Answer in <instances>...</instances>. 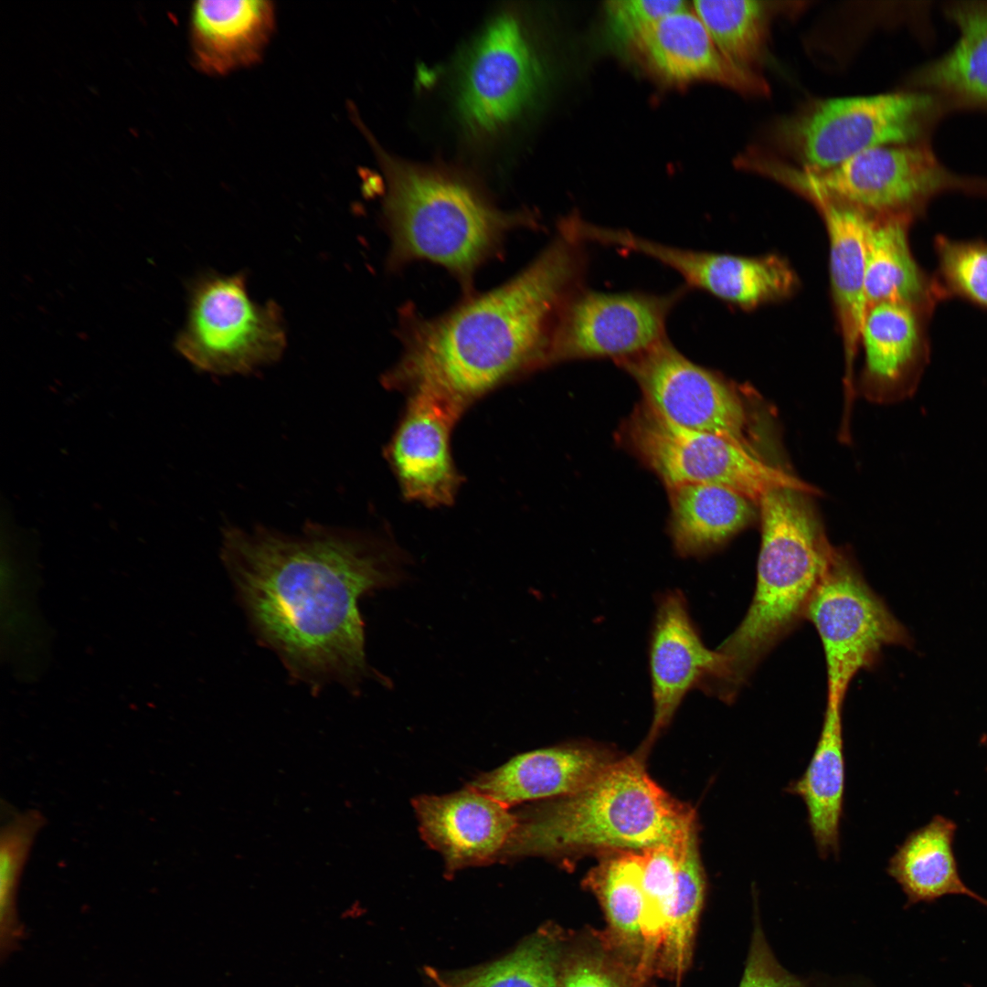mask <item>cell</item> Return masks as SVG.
<instances>
[{
	"label": "cell",
	"mask_w": 987,
	"mask_h": 987,
	"mask_svg": "<svg viewBox=\"0 0 987 987\" xmlns=\"http://www.w3.org/2000/svg\"><path fill=\"white\" fill-rule=\"evenodd\" d=\"M220 557L257 640L291 679L313 692L338 684L358 692L386 682L366 653L359 601L409 579V561L387 539L307 522L294 534L227 525Z\"/></svg>",
	"instance_id": "cell-1"
},
{
	"label": "cell",
	"mask_w": 987,
	"mask_h": 987,
	"mask_svg": "<svg viewBox=\"0 0 987 987\" xmlns=\"http://www.w3.org/2000/svg\"><path fill=\"white\" fill-rule=\"evenodd\" d=\"M558 229L504 284L417 322L386 386L429 388L466 408L515 375L547 365L558 313L582 287L586 265L582 242Z\"/></svg>",
	"instance_id": "cell-2"
},
{
	"label": "cell",
	"mask_w": 987,
	"mask_h": 987,
	"mask_svg": "<svg viewBox=\"0 0 987 987\" xmlns=\"http://www.w3.org/2000/svg\"><path fill=\"white\" fill-rule=\"evenodd\" d=\"M515 813L502 858L642 852L683 844L697 828L695 812L650 777L637 752L616 759L580 790Z\"/></svg>",
	"instance_id": "cell-3"
},
{
	"label": "cell",
	"mask_w": 987,
	"mask_h": 987,
	"mask_svg": "<svg viewBox=\"0 0 987 987\" xmlns=\"http://www.w3.org/2000/svg\"><path fill=\"white\" fill-rule=\"evenodd\" d=\"M807 491L778 487L758 503L761 540L756 589L737 629L716 648L724 660L718 694L730 702L760 660L801 618L834 547Z\"/></svg>",
	"instance_id": "cell-4"
},
{
	"label": "cell",
	"mask_w": 987,
	"mask_h": 987,
	"mask_svg": "<svg viewBox=\"0 0 987 987\" xmlns=\"http://www.w3.org/2000/svg\"><path fill=\"white\" fill-rule=\"evenodd\" d=\"M355 117L387 183L383 207L391 264L426 260L467 281L507 231L529 220L498 209L460 175L392 156Z\"/></svg>",
	"instance_id": "cell-5"
},
{
	"label": "cell",
	"mask_w": 987,
	"mask_h": 987,
	"mask_svg": "<svg viewBox=\"0 0 987 987\" xmlns=\"http://www.w3.org/2000/svg\"><path fill=\"white\" fill-rule=\"evenodd\" d=\"M745 165L806 198L823 196L869 218L913 221L942 192L987 194L986 181L950 173L927 146L915 143L873 147L821 169L797 167L763 151L749 154Z\"/></svg>",
	"instance_id": "cell-6"
},
{
	"label": "cell",
	"mask_w": 987,
	"mask_h": 987,
	"mask_svg": "<svg viewBox=\"0 0 987 987\" xmlns=\"http://www.w3.org/2000/svg\"><path fill=\"white\" fill-rule=\"evenodd\" d=\"M931 105L929 95L914 92L817 99L776 120L768 138L776 157L827 168L873 147L913 143Z\"/></svg>",
	"instance_id": "cell-7"
},
{
	"label": "cell",
	"mask_w": 987,
	"mask_h": 987,
	"mask_svg": "<svg viewBox=\"0 0 987 987\" xmlns=\"http://www.w3.org/2000/svg\"><path fill=\"white\" fill-rule=\"evenodd\" d=\"M285 345L280 308L253 301L243 273L207 274L194 282L175 348L196 369L247 375L276 362Z\"/></svg>",
	"instance_id": "cell-8"
},
{
	"label": "cell",
	"mask_w": 987,
	"mask_h": 987,
	"mask_svg": "<svg viewBox=\"0 0 987 987\" xmlns=\"http://www.w3.org/2000/svg\"><path fill=\"white\" fill-rule=\"evenodd\" d=\"M631 446L667 487L683 483L725 486L759 503L768 491L794 487L818 490L775 468L746 446L721 435L685 429L645 404L629 420Z\"/></svg>",
	"instance_id": "cell-9"
},
{
	"label": "cell",
	"mask_w": 987,
	"mask_h": 987,
	"mask_svg": "<svg viewBox=\"0 0 987 987\" xmlns=\"http://www.w3.org/2000/svg\"><path fill=\"white\" fill-rule=\"evenodd\" d=\"M804 617L815 627L822 645L827 699L844 701L854 675L870 667L883 647L907 639L852 558L836 548Z\"/></svg>",
	"instance_id": "cell-10"
},
{
	"label": "cell",
	"mask_w": 987,
	"mask_h": 987,
	"mask_svg": "<svg viewBox=\"0 0 987 987\" xmlns=\"http://www.w3.org/2000/svg\"><path fill=\"white\" fill-rule=\"evenodd\" d=\"M638 384L645 405L674 425L729 438L754 451L740 388L685 357L667 339L616 362Z\"/></svg>",
	"instance_id": "cell-11"
},
{
	"label": "cell",
	"mask_w": 987,
	"mask_h": 987,
	"mask_svg": "<svg viewBox=\"0 0 987 987\" xmlns=\"http://www.w3.org/2000/svg\"><path fill=\"white\" fill-rule=\"evenodd\" d=\"M684 292L606 293L582 286L558 313L547 364L588 358L617 362L648 350L666 338L667 317Z\"/></svg>",
	"instance_id": "cell-12"
},
{
	"label": "cell",
	"mask_w": 987,
	"mask_h": 987,
	"mask_svg": "<svg viewBox=\"0 0 987 987\" xmlns=\"http://www.w3.org/2000/svg\"><path fill=\"white\" fill-rule=\"evenodd\" d=\"M540 62L517 15L494 18L472 47L459 80L458 102L467 128L491 135L529 104L540 81Z\"/></svg>",
	"instance_id": "cell-13"
},
{
	"label": "cell",
	"mask_w": 987,
	"mask_h": 987,
	"mask_svg": "<svg viewBox=\"0 0 987 987\" xmlns=\"http://www.w3.org/2000/svg\"><path fill=\"white\" fill-rule=\"evenodd\" d=\"M589 238L594 243L650 257L678 272L687 287L743 309L787 298L798 286L794 270L775 254L745 257L681 249L627 229L600 226L590 229Z\"/></svg>",
	"instance_id": "cell-14"
},
{
	"label": "cell",
	"mask_w": 987,
	"mask_h": 987,
	"mask_svg": "<svg viewBox=\"0 0 987 987\" xmlns=\"http://www.w3.org/2000/svg\"><path fill=\"white\" fill-rule=\"evenodd\" d=\"M649 673L653 719L636 750L645 758L686 695L695 688L711 695L724 674L721 653L706 646L686 597L679 589L667 590L657 599L649 641Z\"/></svg>",
	"instance_id": "cell-15"
},
{
	"label": "cell",
	"mask_w": 987,
	"mask_h": 987,
	"mask_svg": "<svg viewBox=\"0 0 987 987\" xmlns=\"http://www.w3.org/2000/svg\"><path fill=\"white\" fill-rule=\"evenodd\" d=\"M409 391L385 455L406 499L430 507L451 504L461 483L451 434L465 408L431 389Z\"/></svg>",
	"instance_id": "cell-16"
},
{
	"label": "cell",
	"mask_w": 987,
	"mask_h": 987,
	"mask_svg": "<svg viewBox=\"0 0 987 987\" xmlns=\"http://www.w3.org/2000/svg\"><path fill=\"white\" fill-rule=\"evenodd\" d=\"M630 51L664 85L712 82L746 95L769 92L758 72L738 66L719 49L689 6L655 23Z\"/></svg>",
	"instance_id": "cell-17"
},
{
	"label": "cell",
	"mask_w": 987,
	"mask_h": 987,
	"mask_svg": "<svg viewBox=\"0 0 987 987\" xmlns=\"http://www.w3.org/2000/svg\"><path fill=\"white\" fill-rule=\"evenodd\" d=\"M412 806L423 840L442 855L451 873L500 857L517 822L508 806L471 786L419 796Z\"/></svg>",
	"instance_id": "cell-18"
},
{
	"label": "cell",
	"mask_w": 987,
	"mask_h": 987,
	"mask_svg": "<svg viewBox=\"0 0 987 987\" xmlns=\"http://www.w3.org/2000/svg\"><path fill=\"white\" fill-rule=\"evenodd\" d=\"M932 310L884 302L865 314L860 343L865 350L864 395L894 403L915 392L929 360L927 324Z\"/></svg>",
	"instance_id": "cell-19"
},
{
	"label": "cell",
	"mask_w": 987,
	"mask_h": 987,
	"mask_svg": "<svg viewBox=\"0 0 987 987\" xmlns=\"http://www.w3.org/2000/svg\"><path fill=\"white\" fill-rule=\"evenodd\" d=\"M619 758L609 748L576 742L520 754L469 786L510 807L573 793Z\"/></svg>",
	"instance_id": "cell-20"
},
{
	"label": "cell",
	"mask_w": 987,
	"mask_h": 987,
	"mask_svg": "<svg viewBox=\"0 0 987 987\" xmlns=\"http://www.w3.org/2000/svg\"><path fill=\"white\" fill-rule=\"evenodd\" d=\"M809 199L822 215L829 238L830 277L845 363L847 398L853 391V366L867 312L865 295L869 218L823 196Z\"/></svg>",
	"instance_id": "cell-21"
},
{
	"label": "cell",
	"mask_w": 987,
	"mask_h": 987,
	"mask_svg": "<svg viewBox=\"0 0 987 987\" xmlns=\"http://www.w3.org/2000/svg\"><path fill=\"white\" fill-rule=\"evenodd\" d=\"M275 27V6L268 0H202L191 16V43L197 68L226 75L255 64Z\"/></svg>",
	"instance_id": "cell-22"
},
{
	"label": "cell",
	"mask_w": 987,
	"mask_h": 987,
	"mask_svg": "<svg viewBox=\"0 0 987 987\" xmlns=\"http://www.w3.org/2000/svg\"><path fill=\"white\" fill-rule=\"evenodd\" d=\"M668 489L670 535L681 557H703L716 551L757 515V503L725 486L683 483Z\"/></svg>",
	"instance_id": "cell-23"
},
{
	"label": "cell",
	"mask_w": 987,
	"mask_h": 987,
	"mask_svg": "<svg viewBox=\"0 0 987 987\" xmlns=\"http://www.w3.org/2000/svg\"><path fill=\"white\" fill-rule=\"evenodd\" d=\"M906 218H869L865 295L867 310L896 302L933 310L941 300L933 278L916 262L908 243Z\"/></svg>",
	"instance_id": "cell-24"
},
{
	"label": "cell",
	"mask_w": 987,
	"mask_h": 987,
	"mask_svg": "<svg viewBox=\"0 0 987 987\" xmlns=\"http://www.w3.org/2000/svg\"><path fill=\"white\" fill-rule=\"evenodd\" d=\"M844 701L827 699L821 734L803 775L790 791L807 808L811 832L821 856L836 854L844 791L842 723Z\"/></svg>",
	"instance_id": "cell-25"
},
{
	"label": "cell",
	"mask_w": 987,
	"mask_h": 987,
	"mask_svg": "<svg viewBox=\"0 0 987 987\" xmlns=\"http://www.w3.org/2000/svg\"><path fill=\"white\" fill-rule=\"evenodd\" d=\"M955 831L951 820L937 815L909 834L891 857L887 871L909 904L960 895L987 907V898L968 887L959 875L952 849Z\"/></svg>",
	"instance_id": "cell-26"
},
{
	"label": "cell",
	"mask_w": 987,
	"mask_h": 987,
	"mask_svg": "<svg viewBox=\"0 0 987 987\" xmlns=\"http://www.w3.org/2000/svg\"><path fill=\"white\" fill-rule=\"evenodd\" d=\"M947 13L960 37L943 57L923 68L917 80L964 101L987 105V3H956Z\"/></svg>",
	"instance_id": "cell-27"
},
{
	"label": "cell",
	"mask_w": 987,
	"mask_h": 987,
	"mask_svg": "<svg viewBox=\"0 0 987 987\" xmlns=\"http://www.w3.org/2000/svg\"><path fill=\"white\" fill-rule=\"evenodd\" d=\"M692 9L719 49L738 66L757 72L767 54L775 7L754 0H696Z\"/></svg>",
	"instance_id": "cell-28"
},
{
	"label": "cell",
	"mask_w": 987,
	"mask_h": 987,
	"mask_svg": "<svg viewBox=\"0 0 987 987\" xmlns=\"http://www.w3.org/2000/svg\"><path fill=\"white\" fill-rule=\"evenodd\" d=\"M642 852L621 851L601 855L585 878L611 929L629 942L642 939Z\"/></svg>",
	"instance_id": "cell-29"
},
{
	"label": "cell",
	"mask_w": 987,
	"mask_h": 987,
	"mask_svg": "<svg viewBox=\"0 0 987 987\" xmlns=\"http://www.w3.org/2000/svg\"><path fill=\"white\" fill-rule=\"evenodd\" d=\"M46 822L37 810L15 814L0 831V960L21 948L27 936L17 911V892L25 865L37 835Z\"/></svg>",
	"instance_id": "cell-30"
},
{
	"label": "cell",
	"mask_w": 987,
	"mask_h": 987,
	"mask_svg": "<svg viewBox=\"0 0 987 987\" xmlns=\"http://www.w3.org/2000/svg\"><path fill=\"white\" fill-rule=\"evenodd\" d=\"M558 952L543 935L533 936L505 956L440 980L441 987H561Z\"/></svg>",
	"instance_id": "cell-31"
},
{
	"label": "cell",
	"mask_w": 987,
	"mask_h": 987,
	"mask_svg": "<svg viewBox=\"0 0 987 987\" xmlns=\"http://www.w3.org/2000/svg\"><path fill=\"white\" fill-rule=\"evenodd\" d=\"M705 893L706 876L695 829L689 836L681 860L676 897L663 943L667 964L676 978L681 977L690 960Z\"/></svg>",
	"instance_id": "cell-32"
},
{
	"label": "cell",
	"mask_w": 987,
	"mask_h": 987,
	"mask_svg": "<svg viewBox=\"0 0 987 987\" xmlns=\"http://www.w3.org/2000/svg\"><path fill=\"white\" fill-rule=\"evenodd\" d=\"M688 839L683 844H663L642 851L643 862L642 941L647 956L663 943L669 917L676 897L681 860Z\"/></svg>",
	"instance_id": "cell-33"
},
{
	"label": "cell",
	"mask_w": 987,
	"mask_h": 987,
	"mask_svg": "<svg viewBox=\"0 0 987 987\" xmlns=\"http://www.w3.org/2000/svg\"><path fill=\"white\" fill-rule=\"evenodd\" d=\"M939 271L933 278L941 299L960 296L987 308V244L939 236Z\"/></svg>",
	"instance_id": "cell-34"
},
{
	"label": "cell",
	"mask_w": 987,
	"mask_h": 987,
	"mask_svg": "<svg viewBox=\"0 0 987 987\" xmlns=\"http://www.w3.org/2000/svg\"><path fill=\"white\" fill-rule=\"evenodd\" d=\"M686 6L681 0H612L606 3L605 14L611 36L630 51L655 23Z\"/></svg>",
	"instance_id": "cell-35"
},
{
	"label": "cell",
	"mask_w": 987,
	"mask_h": 987,
	"mask_svg": "<svg viewBox=\"0 0 987 987\" xmlns=\"http://www.w3.org/2000/svg\"><path fill=\"white\" fill-rule=\"evenodd\" d=\"M739 987H803L775 959L762 930L755 928Z\"/></svg>",
	"instance_id": "cell-36"
},
{
	"label": "cell",
	"mask_w": 987,
	"mask_h": 987,
	"mask_svg": "<svg viewBox=\"0 0 987 987\" xmlns=\"http://www.w3.org/2000/svg\"><path fill=\"white\" fill-rule=\"evenodd\" d=\"M561 987H622L600 966L578 960L568 966L562 977Z\"/></svg>",
	"instance_id": "cell-37"
}]
</instances>
